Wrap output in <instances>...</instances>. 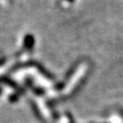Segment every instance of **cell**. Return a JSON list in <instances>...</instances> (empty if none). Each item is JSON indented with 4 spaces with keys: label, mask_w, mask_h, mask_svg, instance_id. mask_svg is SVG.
Wrapping results in <instances>:
<instances>
[{
    "label": "cell",
    "mask_w": 123,
    "mask_h": 123,
    "mask_svg": "<svg viewBox=\"0 0 123 123\" xmlns=\"http://www.w3.org/2000/svg\"><path fill=\"white\" fill-rule=\"evenodd\" d=\"M35 46V38L32 34H26L23 38V48L26 51H32Z\"/></svg>",
    "instance_id": "cell-2"
},
{
    "label": "cell",
    "mask_w": 123,
    "mask_h": 123,
    "mask_svg": "<svg viewBox=\"0 0 123 123\" xmlns=\"http://www.w3.org/2000/svg\"><path fill=\"white\" fill-rule=\"evenodd\" d=\"M18 98H19V94L18 93H14L9 97V100H10L11 103H15L18 100Z\"/></svg>",
    "instance_id": "cell-3"
},
{
    "label": "cell",
    "mask_w": 123,
    "mask_h": 123,
    "mask_svg": "<svg viewBox=\"0 0 123 123\" xmlns=\"http://www.w3.org/2000/svg\"><path fill=\"white\" fill-rule=\"evenodd\" d=\"M5 61H6V58H2L1 60H0V66H2V65H4V63H5Z\"/></svg>",
    "instance_id": "cell-4"
},
{
    "label": "cell",
    "mask_w": 123,
    "mask_h": 123,
    "mask_svg": "<svg viewBox=\"0 0 123 123\" xmlns=\"http://www.w3.org/2000/svg\"><path fill=\"white\" fill-rule=\"evenodd\" d=\"M2 91H3V90H2V88H1V87H0V95H1V93H2Z\"/></svg>",
    "instance_id": "cell-6"
},
{
    "label": "cell",
    "mask_w": 123,
    "mask_h": 123,
    "mask_svg": "<svg viewBox=\"0 0 123 123\" xmlns=\"http://www.w3.org/2000/svg\"><path fill=\"white\" fill-rule=\"evenodd\" d=\"M25 67H36L38 69V71L44 76L46 77L48 80H53V75L51 73H49L40 62L36 60H29V61H26V62H19V63H17L16 65H14L12 68H11V71L14 72V71H17V70H19L21 68H25Z\"/></svg>",
    "instance_id": "cell-1"
},
{
    "label": "cell",
    "mask_w": 123,
    "mask_h": 123,
    "mask_svg": "<svg viewBox=\"0 0 123 123\" xmlns=\"http://www.w3.org/2000/svg\"><path fill=\"white\" fill-rule=\"evenodd\" d=\"M67 1H68V2H70V3H72V2H74V1H75V0H67Z\"/></svg>",
    "instance_id": "cell-5"
}]
</instances>
